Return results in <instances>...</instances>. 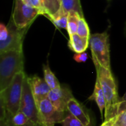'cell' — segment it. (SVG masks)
I'll return each instance as SVG.
<instances>
[{
	"mask_svg": "<svg viewBox=\"0 0 126 126\" xmlns=\"http://www.w3.org/2000/svg\"><path fill=\"white\" fill-rule=\"evenodd\" d=\"M24 72L18 73L12 80L10 86L0 92L1 119L5 122L9 121L20 109L23 86L26 77Z\"/></svg>",
	"mask_w": 126,
	"mask_h": 126,
	"instance_id": "cell-1",
	"label": "cell"
},
{
	"mask_svg": "<svg viewBox=\"0 0 126 126\" xmlns=\"http://www.w3.org/2000/svg\"><path fill=\"white\" fill-rule=\"evenodd\" d=\"M42 14L41 11L26 4L22 0H15L14 10L12 19L18 29L29 28L38 16Z\"/></svg>",
	"mask_w": 126,
	"mask_h": 126,
	"instance_id": "cell-5",
	"label": "cell"
},
{
	"mask_svg": "<svg viewBox=\"0 0 126 126\" xmlns=\"http://www.w3.org/2000/svg\"><path fill=\"white\" fill-rule=\"evenodd\" d=\"M73 58L78 63H83V62H86V60L88 59V55L86 52L81 53H75Z\"/></svg>",
	"mask_w": 126,
	"mask_h": 126,
	"instance_id": "cell-25",
	"label": "cell"
},
{
	"mask_svg": "<svg viewBox=\"0 0 126 126\" xmlns=\"http://www.w3.org/2000/svg\"><path fill=\"white\" fill-rule=\"evenodd\" d=\"M114 126H126V102L120 103Z\"/></svg>",
	"mask_w": 126,
	"mask_h": 126,
	"instance_id": "cell-19",
	"label": "cell"
},
{
	"mask_svg": "<svg viewBox=\"0 0 126 126\" xmlns=\"http://www.w3.org/2000/svg\"><path fill=\"white\" fill-rule=\"evenodd\" d=\"M28 81L37 105L41 101L48 97L51 89L44 78H41L37 75H34L32 77H28Z\"/></svg>",
	"mask_w": 126,
	"mask_h": 126,
	"instance_id": "cell-10",
	"label": "cell"
},
{
	"mask_svg": "<svg viewBox=\"0 0 126 126\" xmlns=\"http://www.w3.org/2000/svg\"><path fill=\"white\" fill-rule=\"evenodd\" d=\"M1 126H7L5 122L3 120H1Z\"/></svg>",
	"mask_w": 126,
	"mask_h": 126,
	"instance_id": "cell-28",
	"label": "cell"
},
{
	"mask_svg": "<svg viewBox=\"0 0 126 126\" xmlns=\"http://www.w3.org/2000/svg\"><path fill=\"white\" fill-rule=\"evenodd\" d=\"M19 111L23 112L30 120H32L35 123L43 126L41 123L38 105L32 92V89L28 81L27 75H26L24 82Z\"/></svg>",
	"mask_w": 126,
	"mask_h": 126,
	"instance_id": "cell-6",
	"label": "cell"
},
{
	"mask_svg": "<svg viewBox=\"0 0 126 126\" xmlns=\"http://www.w3.org/2000/svg\"><path fill=\"white\" fill-rule=\"evenodd\" d=\"M41 123L43 126H54L61 123L64 120L66 111H59L47 97L38 104Z\"/></svg>",
	"mask_w": 126,
	"mask_h": 126,
	"instance_id": "cell-8",
	"label": "cell"
},
{
	"mask_svg": "<svg viewBox=\"0 0 126 126\" xmlns=\"http://www.w3.org/2000/svg\"><path fill=\"white\" fill-rule=\"evenodd\" d=\"M120 101H123V102H126V94L123 95V97L122 98H120Z\"/></svg>",
	"mask_w": 126,
	"mask_h": 126,
	"instance_id": "cell-27",
	"label": "cell"
},
{
	"mask_svg": "<svg viewBox=\"0 0 126 126\" xmlns=\"http://www.w3.org/2000/svg\"><path fill=\"white\" fill-rule=\"evenodd\" d=\"M8 28L7 26L4 25V24H0V41H4L8 36Z\"/></svg>",
	"mask_w": 126,
	"mask_h": 126,
	"instance_id": "cell-24",
	"label": "cell"
},
{
	"mask_svg": "<svg viewBox=\"0 0 126 126\" xmlns=\"http://www.w3.org/2000/svg\"><path fill=\"white\" fill-rule=\"evenodd\" d=\"M59 1H60V2H61V0H59Z\"/></svg>",
	"mask_w": 126,
	"mask_h": 126,
	"instance_id": "cell-30",
	"label": "cell"
},
{
	"mask_svg": "<svg viewBox=\"0 0 126 126\" xmlns=\"http://www.w3.org/2000/svg\"><path fill=\"white\" fill-rule=\"evenodd\" d=\"M61 7L67 13L76 12L81 17H83L80 0H61Z\"/></svg>",
	"mask_w": 126,
	"mask_h": 126,
	"instance_id": "cell-16",
	"label": "cell"
},
{
	"mask_svg": "<svg viewBox=\"0 0 126 126\" xmlns=\"http://www.w3.org/2000/svg\"><path fill=\"white\" fill-rule=\"evenodd\" d=\"M5 123L7 126H41L30 120L23 112L20 111H18L9 121L5 122Z\"/></svg>",
	"mask_w": 126,
	"mask_h": 126,
	"instance_id": "cell-15",
	"label": "cell"
},
{
	"mask_svg": "<svg viewBox=\"0 0 126 126\" xmlns=\"http://www.w3.org/2000/svg\"><path fill=\"white\" fill-rule=\"evenodd\" d=\"M43 71H44V78L51 89H57L61 86L58 78L55 77V74L51 71L48 63L43 66Z\"/></svg>",
	"mask_w": 126,
	"mask_h": 126,
	"instance_id": "cell-17",
	"label": "cell"
},
{
	"mask_svg": "<svg viewBox=\"0 0 126 126\" xmlns=\"http://www.w3.org/2000/svg\"><path fill=\"white\" fill-rule=\"evenodd\" d=\"M116 119H117V116H115L114 117L109 120H105L103 122V123L100 126H114L115 122H116Z\"/></svg>",
	"mask_w": 126,
	"mask_h": 126,
	"instance_id": "cell-26",
	"label": "cell"
},
{
	"mask_svg": "<svg viewBox=\"0 0 126 126\" xmlns=\"http://www.w3.org/2000/svg\"><path fill=\"white\" fill-rule=\"evenodd\" d=\"M89 99L90 100H95L96 101L97 105V106H98V108L100 109L101 117H103V111L106 109V98H105L104 93H103V91L102 89L100 83L97 79H96L93 94L89 97Z\"/></svg>",
	"mask_w": 126,
	"mask_h": 126,
	"instance_id": "cell-13",
	"label": "cell"
},
{
	"mask_svg": "<svg viewBox=\"0 0 126 126\" xmlns=\"http://www.w3.org/2000/svg\"><path fill=\"white\" fill-rule=\"evenodd\" d=\"M7 26L9 33L7 38L4 41H0V53L11 50L23 51L24 38L28 28L18 29L15 25L12 18Z\"/></svg>",
	"mask_w": 126,
	"mask_h": 126,
	"instance_id": "cell-7",
	"label": "cell"
},
{
	"mask_svg": "<svg viewBox=\"0 0 126 126\" xmlns=\"http://www.w3.org/2000/svg\"></svg>",
	"mask_w": 126,
	"mask_h": 126,
	"instance_id": "cell-31",
	"label": "cell"
},
{
	"mask_svg": "<svg viewBox=\"0 0 126 126\" xmlns=\"http://www.w3.org/2000/svg\"><path fill=\"white\" fill-rule=\"evenodd\" d=\"M80 17H81V16L76 12L69 13L68 24H67V30H67L69 35L77 33Z\"/></svg>",
	"mask_w": 126,
	"mask_h": 126,
	"instance_id": "cell-18",
	"label": "cell"
},
{
	"mask_svg": "<svg viewBox=\"0 0 126 126\" xmlns=\"http://www.w3.org/2000/svg\"><path fill=\"white\" fill-rule=\"evenodd\" d=\"M77 34L83 38H89L91 36L89 26L84 17H80Z\"/></svg>",
	"mask_w": 126,
	"mask_h": 126,
	"instance_id": "cell-20",
	"label": "cell"
},
{
	"mask_svg": "<svg viewBox=\"0 0 126 126\" xmlns=\"http://www.w3.org/2000/svg\"><path fill=\"white\" fill-rule=\"evenodd\" d=\"M124 32H125V35H126V23L125 24V27H124Z\"/></svg>",
	"mask_w": 126,
	"mask_h": 126,
	"instance_id": "cell-29",
	"label": "cell"
},
{
	"mask_svg": "<svg viewBox=\"0 0 126 126\" xmlns=\"http://www.w3.org/2000/svg\"><path fill=\"white\" fill-rule=\"evenodd\" d=\"M89 46L93 61H96L103 67L111 70L110 44L107 32L91 35Z\"/></svg>",
	"mask_w": 126,
	"mask_h": 126,
	"instance_id": "cell-4",
	"label": "cell"
},
{
	"mask_svg": "<svg viewBox=\"0 0 126 126\" xmlns=\"http://www.w3.org/2000/svg\"><path fill=\"white\" fill-rule=\"evenodd\" d=\"M67 111L78 118L84 126H90L91 120L89 114L75 97L69 100L67 106Z\"/></svg>",
	"mask_w": 126,
	"mask_h": 126,
	"instance_id": "cell-11",
	"label": "cell"
},
{
	"mask_svg": "<svg viewBox=\"0 0 126 126\" xmlns=\"http://www.w3.org/2000/svg\"><path fill=\"white\" fill-rule=\"evenodd\" d=\"M22 1L26 4L40 10L41 11V13H42V15H46V11H45V10L44 9V7L42 6L41 0H22Z\"/></svg>",
	"mask_w": 126,
	"mask_h": 126,
	"instance_id": "cell-23",
	"label": "cell"
},
{
	"mask_svg": "<svg viewBox=\"0 0 126 126\" xmlns=\"http://www.w3.org/2000/svg\"><path fill=\"white\" fill-rule=\"evenodd\" d=\"M57 28L67 30L69 13L65 11L61 7L54 14L47 16Z\"/></svg>",
	"mask_w": 126,
	"mask_h": 126,
	"instance_id": "cell-14",
	"label": "cell"
},
{
	"mask_svg": "<svg viewBox=\"0 0 126 126\" xmlns=\"http://www.w3.org/2000/svg\"><path fill=\"white\" fill-rule=\"evenodd\" d=\"M62 126H84L83 124L75 116L68 112V114L66 115L64 120L61 123Z\"/></svg>",
	"mask_w": 126,
	"mask_h": 126,
	"instance_id": "cell-22",
	"label": "cell"
},
{
	"mask_svg": "<svg viewBox=\"0 0 126 126\" xmlns=\"http://www.w3.org/2000/svg\"><path fill=\"white\" fill-rule=\"evenodd\" d=\"M21 72H24L23 51L0 53V92L7 88L14 77Z\"/></svg>",
	"mask_w": 126,
	"mask_h": 126,
	"instance_id": "cell-3",
	"label": "cell"
},
{
	"mask_svg": "<svg viewBox=\"0 0 126 126\" xmlns=\"http://www.w3.org/2000/svg\"><path fill=\"white\" fill-rule=\"evenodd\" d=\"M93 62L97 72V79L100 83L106 98L105 120H109L117 115L121 103L117 93L116 81L111 70L103 67L96 61Z\"/></svg>",
	"mask_w": 126,
	"mask_h": 126,
	"instance_id": "cell-2",
	"label": "cell"
},
{
	"mask_svg": "<svg viewBox=\"0 0 126 126\" xmlns=\"http://www.w3.org/2000/svg\"><path fill=\"white\" fill-rule=\"evenodd\" d=\"M73 97L72 91L65 85L61 86L55 89H51L48 96L52 103L61 111H67L68 103Z\"/></svg>",
	"mask_w": 126,
	"mask_h": 126,
	"instance_id": "cell-9",
	"label": "cell"
},
{
	"mask_svg": "<svg viewBox=\"0 0 126 126\" xmlns=\"http://www.w3.org/2000/svg\"><path fill=\"white\" fill-rule=\"evenodd\" d=\"M61 7V2L59 0H47L46 4V10L47 14L46 16L52 15L55 13Z\"/></svg>",
	"mask_w": 126,
	"mask_h": 126,
	"instance_id": "cell-21",
	"label": "cell"
},
{
	"mask_svg": "<svg viewBox=\"0 0 126 126\" xmlns=\"http://www.w3.org/2000/svg\"><path fill=\"white\" fill-rule=\"evenodd\" d=\"M89 44V38H83L77 33L69 35L68 42L69 48L75 53L86 52Z\"/></svg>",
	"mask_w": 126,
	"mask_h": 126,
	"instance_id": "cell-12",
	"label": "cell"
}]
</instances>
